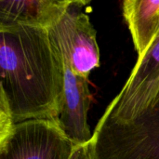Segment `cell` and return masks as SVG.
<instances>
[{
	"label": "cell",
	"instance_id": "obj_8",
	"mask_svg": "<svg viewBox=\"0 0 159 159\" xmlns=\"http://www.w3.org/2000/svg\"><path fill=\"white\" fill-rule=\"evenodd\" d=\"M14 123L5 99L3 90L0 87V150L10 136Z\"/></svg>",
	"mask_w": 159,
	"mask_h": 159
},
{
	"label": "cell",
	"instance_id": "obj_4",
	"mask_svg": "<svg viewBox=\"0 0 159 159\" xmlns=\"http://www.w3.org/2000/svg\"><path fill=\"white\" fill-rule=\"evenodd\" d=\"M75 146L55 120H26L14 124L0 159H70Z\"/></svg>",
	"mask_w": 159,
	"mask_h": 159
},
{
	"label": "cell",
	"instance_id": "obj_5",
	"mask_svg": "<svg viewBox=\"0 0 159 159\" xmlns=\"http://www.w3.org/2000/svg\"><path fill=\"white\" fill-rule=\"evenodd\" d=\"M63 86L56 122L75 144L88 143L92 138L88 123L91 94L89 78L78 75L63 61Z\"/></svg>",
	"mask_w": 159,
	"mask_h": 159
},
{
	"label": "cell",
	"instance_id": "obj_6",
	"mask_svg": "<svg viewBox=\"0 0 159 159\" xmlns=\"http://www.w3.org/2000/svg\"><path fill=\"white\" fill-rule=\"evenodd\" d=\"M73 3L71 0H0V30L19 26L48 29Z\"/></svg>",
	"mask_w": 159,
	"mask_h": 159
},
{
	"label": "cell",
	"instance_id": "obj_7",
	"mask_svg": "<svg viewBox=\"0 0 159 159\" xmlns=\"http://www.w3.org/2000/svg\"><path fill=\"white\" fill-rule=\"evenodd\" d=\"M123 14L140 57L159 33V0H126Z\"/></svg>",
	"mask_w": 159,
	"mask_h": 159
},
{
	"label": "cell",
	"instance_id": "obj_9",
	"mask_svg": "<svg viewBox=\"0 0 159 159\" xmlns=\"http://www.w3.org/2000/svg\"><path fill=\"white\" fill-rule=\"evenodd\" d=\"M70 159H99L98 137L92 134V138L86 143L75 145Z\"/></svg>",
	"mask_w": 159,
	"mask_h": 159
},
{
	"label": "cell",
	"instance_id": "obj_1",
	"mask_svg": "<svg viewBox=\"0 0 159 159\" xmlns=\"http://www.w3.org/2000/svg\"><path fill=\"white\" fill-rule=\"evenodd\" d=\"M62 86V59L47 29L0 30V87L14 124L56 120Z\"/></svg>",
	"mask_w": 159,
	"mask_h": 159
},
{
	"label": "cell",
	"instance_id": "obj_3",
	"mask_svg": "<svg viewBox=\"0 0 159 159\" xmlns=\"http://www.w3.org/2000/svg\"><path fill=\"white\" fill-rule=\"evenodd\" d=\"M85 1H74L64 14L47 30L62 61L74 73L89 78L100 66L96 31L89 16L78 10Z\"/></svg>",
	"mask_w": 159,
	"mask_h": 159
},
{
	"label": "cell",
	"instance_id": "obj_2",
	"mask_svg": "<svg viewBox=\"0 0 159 159\" xmlns=\"http://www.w3.org/2000/svg\"><path fill=\"white\" fill-rule=\"evenodd\" d=\"M159 107V33L111 102L94 131L110 123L129 128Z\"/></svg>",
	"mask_w": 159,
	"mask_h": 159
}]
</instances>
